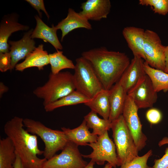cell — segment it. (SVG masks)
I'll list each match as a JSON object with an SVG mask.
<instances>
[{
    "label": "cell",
    "instance_id": "obj_1",
    "mask_svg": "<svg viewBox=\"0 0 168 168\" xmlns=\"http://www.w3.org/2000/svg\"><path fill=\"white\" fill-rule=\"evenodd\" d=\"M81 55L91 64L107 90L119 81L131 61L125 53L109 50L104 47L84 51Z\"/></svg>",
    "mask_w": 168,
    "mask_h": 168
},
{
    "label": "cell",
    "instance_id": "obj_2",
    "mask_svg": "<svg viewBox=\"0 0 168 168\" xmlns=\"http://www.w3.org/2000/svg\"><path fill=\"white\" fill-rule=\"evenodd\" d=\"M23 120L14 117L5 124L4 132L12 141L24 168H42L47 160L38 156L43 154L44 151L39 148L37 136L24 128Z\"/></svg>",
    "mask_w": 168,
    "mask_h": 168
},
{
    "label": "cell",
    "instance_id": "obj_3",
    "mask_svg": "<svg viewBox=\"0 0 168 168\" xmlns=\"http://www.w3.org/2000/svg\"><path fill=\"white\" fill-rule=\"evenodd\" d=\"M76 90L73 74L68 71L49 74L47 82L35 88L33 94L43 100L44 106Z\"/></svg>",
    "mask_w": 168,
    "mask_h": 168
},
{
    "label": "cell",
    "instance_id": "obj_4",
    "mask_svg": "<svg viewBox=\"0 0 168 168\" xmlns=\"http://www.w3.org/2000/svg\"><path fill=\"white\" fill-rule=\"evenodd\" d=\"M23 123L27 131L38 136L44 142L45 148L43 155L47 160L62 150L69 142L63 131L52 129L39 121L26 118L23 119Z\"/></svg>",
    "mask_w": 168,
    "mask_h": 168
},
{
    "label": "cell",
    "instance_id": "obj_5",
    "mask_svg": "<svg viewBox=\"0 0 168 168\" xmlns=\"http://www.w3.org/2000/svg\"><path fill=\"white\" fill-rule=\"evenodd\" d=\"M111 129L121 166L138 156V151L122 114L111 122Z\"/></svg>",
    "mask_w": 168,
    "mask_h": 168
},
{
    "label": "cell",
    "instance_id": "obj_6",
    "mask_svg": "<svg viewBox=\"0 0 168 168\" xmlns=\"http://www.w3.org/2000/svg\"><path fill=\"white\" fill-rule=\"evenodd\" d=\"M73 74L76 90L90 99L104 89L90 63L82 57L76 59Z\"/></svg>",
    "mask_w": 168,
    "mask_h": 168
},
{
    "label": "cell",
    "instance_id": "obj_7",
    "mask_svg": "<svg viewBox=\"0 0 168 168\" xmlns=\"http://www.w3.org/2000/svg\"><path fill=\"white\" fill-rule=\"evenodd\" d=\"M87 145L93 151L89 155H82L83 157L90 158L99 165H103L107 161L114 168L119 166L115 144L109 137L108 131L98 136L96 142Z\"/></svg>",
    "mask_w": 168,
    "mask_h": 168
},
{
    "label": "cell",
    "instance_id": "obj_8",
    "mask_svg": "<svg viewBox=\"0 0 168 168\" xmlns=\"http://www.w3.org/2000/svg\"><path fill=\"white\" fill-rule=\"evenodd\" d=\"M165 46L155 32L148 29L145 30L143 52L145 61L151 67L163 71L165 67Z\"/></svg>",
    "mask_w": 168,
    "mask_h": 168
},
{
    "label": "cell",
    "instance_id": "obj_9",
    "mask_svg": "<svg viewBox=\"0 0 168 168\" xmlns=\"http://www.w3.org/2000/svg\"><path fill=\"white\" fill-rule=\"evenodd\" d=\"M62 150L47 160L42 168H82L88 164L75 144L69 141Z\"/></svg>",
    "mask_w": 168,
    "mask_h": 168
},
{
    "label": "cell",
    "instance_id": "obj_10",
    "mask_svg": "<svg viewBox=\"0 0 168 168\" xmlns=\"http://www.w3.org/2000/svg\"><path fill=\"white\" fill-rule=\"evenodd\" d=\"M138 109L132 99L127 95L122 115L139 151L146 145L147 138L142 131L138 114Z\"/></svg>",
    "mask_w": 168,
    "mask_h": 168
},
{
    "label": "cell",
    "instance_id": "obj_11",
    "mask_svg": "<svg viewBox=\"0 0 168 168\" xmlns=\"http://www.w3.org/2000/svg\"><path fill=\"white\" fill-rule=\"evenodd\" d=\"M139 109L152 108L157 99V92L146 74L127 93Z\"/></svg>",
    "mask_w": 168,
    "mask_h": 168
},
{
    "label": "cell",
    "instance_id": "obj_12",
    "mask_svg": "<svg viewBox=\"0 0 168 168\" xmlns=\"http://www.w3.org/2000/svg\"><path fill=\"white\" fill-rule=\"evenodd\" d=\"M33 30L31 29L27 31L19 40H8L9 53L11 60V70L15 68L19 61L25 58L36 48L35 42L31 37Z\"/></svg>",
    "mask_w": 168,
    "mask_h": 168
},
{
    "label": "cell",
    "instance_id": "obj_13",
    "mask_svg": "<svg viewBox=\"0 0 168 168\" xmlns=\"http://www.w3.org/2000/svg\"><path fill=\"white\" fill-rule=\"evenodd\" d=\"M18 16L16 13L8 14L2 17L0 23V53H9L8 39L13 33L29 30V26L18 22Z\"/></svg>",
    "mask_w": 168,
    "mask_h": 168
},
{
    "label": "cell",
    "instance_id": "obj_14",
    "mask_svg": "<svg viewBox=\"0 0 168 168\" xmlns=\"http://www.w3.org/2000/svg\"><path fill=\"white\" fill-rule=\"evenodd\" d=\"M144 62L142 58L134 56L118 82L127 93L146 75L144 68Z\"/></svg>",
    "mask_w": 168,
    "mask_h": 168
},
{
    "label": "cell",
    "instance_id": "obj_15",
    "mask_svg": "<svg viewBox=\"0 0 168 168\" xmlns=\"http://www.w3.org/2000/svg\"><path fill=\"white\" fill-rule=\"evenodd\" d=\"M111 7L110 0H87L81 4L79 13L89 21H100L107 18Z\"/></svg>",
    "mask_w": 168,
    "mask_h": 168
},
{
    "label": "cell",
    "instance_id": "obj_16",
    "mask_svg": "<svg viewBox=\"0 0 168 168\" xmlns=\"http://www.w3.org/2000/svg\"><path fill=\"white\" fill-rule=\"evenodd\" d=\"M55 26L62 32L61 41H62L66 35L73 30L83 28L91 30L92 26L89 20L80 13L76 12L72 8H69L67 16L62 19Z\"/></svg>",
    "mask_w": 168,
    "mask_h": 168
},
{
    "label": "cell",
    "instance_id": "obj_17",
    "mask_svg": "<svg viewBox=\"0 0 168 168\" xmlns=\"http://www.w3.org/2000/svg\"><path fill=\"white\" fill-rule=\"evenodd\" d=\"M145 30L144 29L133 26H127L122 30L123 37L134 56L145 60L143 52Z\"/></svg>",
    "mask_w": 168,
    "mask_h": 168
},
{
    "label": "cell",
    "instance_id": "obj_18",
    "mask_svg": "<svg viewBox=\"0 0 168 168\" xmlns=\"http://www.w3.org/2000/svg\"><path fill=\"white\" fill-rule=\"evenodd\" d=\"M36 25L31 34V38L42 39L45 42L51 44L57 51L61 50L63 46L58 38L57 32L58 30L54 24L50 27L45 24L39 16H35Z\"/></svg>",
    "mask_w": 168,
    "mask_h": 168
},
{
    "label": "cell",
    "instance_id": "obj_19",
    "mask_svg": "<svg viewBox=\"0 0 168 168\" xmlns=\"http://www.w3.org/2000/svg\"><path fill=\"white\" fill-rule=\"evenodd\" d=\"M89 128L84 119L81 124L75 128H61L62 130L65 134L68 141L78 146L87 145L89 143L97 141L98 136L91 133Z\"/></svg>",
    "mask_w": 168,
    "mask_h": 168
},
{
    "label": "cell",
    "instance_id": "obj_20",
    "mask_svg": "<svg viewBox=\"0 0 168 168\" xmlns=\"http://www.w3.org/2000/svg\"><path fill=\"white\" fill-rule=\"evenodd\" d=\"M49 64V54L44 50V45L41 44L29 54L23 61L16 64L15 68L20 72L31 67H37L40 70Z\"/></svg>",
    "mask_w": 168,
    "mask_h": 168
},
{
    "label": "cell",
    "instance_id": "obj_21",
    "mask_svg": "<svg viewBox=\"0 0 168 168\" xmlns=\"http://www.w3.org/2000/svg\"><path fill=\"white\" fill-rule=\"evenodd\" d=\"M109 92L110 113L109 120L112 122L122 114L127 93L118 82Z\"/></svg>",
    "mask_w": 168,
    "mask_h": 168
},
{
    "label": "cell",
    "instance_id": "obj_22",
    "mask_svg": "<svg viewBox=\"0 0 168 168\" xmlns=\"http://www.w3.org/2000/svg\"><path fill=\"white\" fill-rule=\"evenodd\" d=\"M84 104L103 119H109L110 113L109 90L103 89Z\"/></svg>",
    "mask_w": 168,
    "mask_h": 168
},
{
    "label": "cell",
    "instance_id": "obj_23",
    "mask_svg": "<svg viewBox=\"0 0 168 168\" xmlns=\"http://www.w3.org/2000/svg\"><path fill=\"white\" fill-rule=\"evenodd\" d=\"M16 154L13 144L7 137L0 139V168H14Z\"/></svg>",
    "mask_w": 168,
    "mask_h": 168
},
{
    "label": "cell",
    "instance_id": "obj_24",
    "mask_svg": "<svg viewBox=\"0 0 168 168\" xmlns=\"http://www.w3.org/2000/svg\"><path fill=\"white\" fill-rule=\"evenodd\" d=\"M144 68L156 92L168 91V73L151 67L145 61Z\"/></svg>",
    "mask_w": 168,
    "mask_h": 168
},
{
    "label": "cell",
    "instance_id": "obj_25",
    "mask_svg": "<svg viewBox=\"0 0 168 168\" xmlns=\"http://www.w3.org/2000/svg\"><path fill=\"white\" fill-rule=\"evenodd\" d=\"M90 99L76 90L66 96L44 106V108L46 112H51L63 106L84 104Z\"/></svg>",
    "mask_w": 168,
    "mask_h": 168
},
{
    "label": "cell",
    "instance_id": "obj_26",
    "mask_svg": "<svg viewBox=\"0 0 168 168\" xmlns=\"http://www.w3.org/2000/svg\"><path fill=\"white\" fill-rule=\"evenodd\" d=\"M84 118L88 127L92 129V133L98 136L101 135L111 128L110 121L100 118L93 111L91 110Z\"/></svg>",
    "mask_w": 168,
    "mask_h": 168
},
{
    "label": "cell",
    "instance_id": "obj_27",
    "mask_svg": "<svg viewBox=\"0 0 168 168\" xmlns=\"http://www.w3.org/2000/svg\"><path fill=\"white\" fill-rule=\"evenodd\" d=\"M49 64L51 66V73L55 74L66 69H74L75 65L72 61L68 58L60 50L49 54Z\"/></svg>",
    "mask_w": 168,
    "mask_h": 168
},
{
    "label": "cell",
    "instance_id": "obj_28",
    "mask_svg": "<svg viewBox=\"0 0 168 168\" xmlns=\"http://www.w3.org/2000/svg\"><path fill=\"white\" fill-rule=\"evenodd\" d=\"M139 4L150 6L155 13L165 15L168 13V0H139Z\"/></svg>",
    "mask_w": 168,
    "mask_h": 168
},
{
    "label": "cell",
    "instance_id": "obj_29",
    "mask_svg": "<svg viewBox=\"0 0 168 168\" xmlns=\"http://www.w3.org/2000/svg\"><path fill=\"white\" fill-rule=\"evenodd\" d=\"M152 150L142 156H138L129 162L121 165L120 168H153L147 164L149 158L152 155Z\"/></svg>",
    "mask_w": 168,
    "mask_h": 168
},
{
    "label": "cell",
    "instance_id": "obj_30",
    "mask_svg": "<svg viewBox=\"0 0 168 168\" xmlns=\"http://www.w3.org/2000/svg\"><path fill=\"white\" fill-rule=\"evenodd\" d=\"M168 145V137H164L158 143L159 147L164 145ZM165 154L162 157L154 161L153 168H168V147L166 148Z\"/></svg>",
    "mask_w": 168,
    "mask_h": 168
},
{
    "label": "cell",
    "instance_id": "obj_31",
    "mask_svg": "<svg viewBox=\"0 0 168 168\" xmlns=\"http://www.w3.org/2000/svg\"><path fill=\"white\" fill-rule=\"evenodd\" d=\"M146 116L147 121L152 124H158L161 121L162 114L158 109L151 108L146 112Z\"/></svg>",
    "mask_w": 168,
    "mask_h": 168
},
{
    "label": "cell",
    "instance_id": "obj_32",
    "mask_svg": "<svg viewBox=\"0 0 168 168\" xmlns=\"http://www.w3.org/2000/svg\"><path fill=\"white\" fill-rule=\"evenodd\" d=\"M33 8L36 10L39 14V16L41 18L42 13L40 11H43L49 19L50 16L45 7L44 1L43 0H25Z\"/></svg>",
    "mask_w": 168,
    "mask_h": 168
},
{
    "label": "cell",
    "instance_id": "obj_33",
    "mask_svg": "<svg viewBox=\"0 0 168 168\" xmlns=\"http://www.w3.org/2000/svg\"><path fill=\"white\" fill-rule=\"evenodd\" d=\"M11 60L9 53H0V70L2 72L11 70Z\"/></svg>",
    "mask_w": 168,
    "mask_h": 168
},
{
    "label": "cell",
    "instance_id": "obj_34",
    "mask_svg": "<svg viewBox=\"0 0 168 168\" xmlns=\"http://www.w3.org/2000/svg\"><path fill=\"white\" fill-rule=\"evenodd\" d=\"M95 164V162L91 160L85 167L82 168H94V165ZM113 167L110 164L107 162L103 168H112Z\"/></svg>",
    "mask_w": 168,
    "mask_h": 168
},
{
    "label": "cell",
    "instance_id": "obj_35",
    "mask_svg": "<svg viewBox=\"0 0 168 168\" xmlns=\"http://www.w3.org/2000/svg\"><path fill=\"white\" fill-rule=\"evenodd\" d=\"M165 67L164 72L168 73V45L165 46Z\"/></svg>",
    "mask_w": 168,
    "mask_h": 168
},
{
    "label": "cell",
    "instance_id": "obj_36",
    "mask_svg": "<svg viewBox=\"0 0 168 168\" xmlns=\"http://www.w3.org/2000/svg\"><path fill=\"white\" fill-rule=\"evenodd\" d=\"M14 168H24L21 160L17 154L16 158L14 165Z\"/></svg>",
    "mask_w": 168,
    "mask_h": 168
},
{
    "label": "cell",
    "instance_id": "obj_37",
    "mask_svg": "<svg viewBox=\"0 0 168 168\" xmlns=\"http://www.w3.org/2000/svg\"><path fill=\"white\" fill-rule=\"evenodd\" d=\"M8 88L2 82H0V97L1 98L5 93L8 90Z\"/></svg>",
    "mask_w": 168,
    "mask_h": 168
}]
</instances>
